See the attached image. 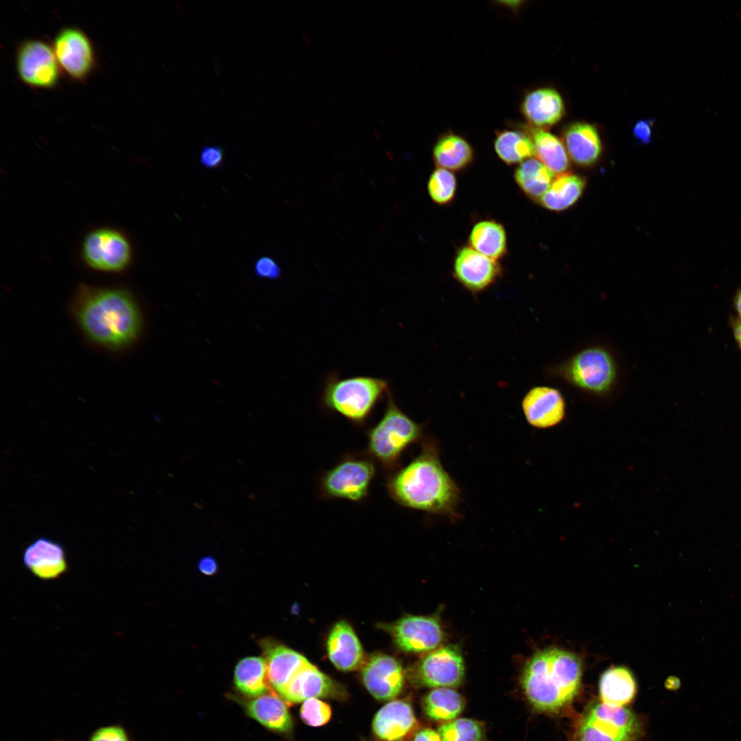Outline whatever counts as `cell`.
Segmentation results:
<instances>
[{"instance_id":"1","label":"cell","mask_w":741,"mask_h":741,"mask_svg":"<svg viewBox=\"0 0 741 741\" xmlns=\"http://www.w3.org/2000/svg\"><path fill=\"white\" fill-rule=\"evenodd\" d=\"M390 498L405 508L431 514L454 515L460 491L443 468L434 439H425L419 454L387 475Z\"/></svg>"},{"instance_id":"2","label":"cell","mask_w":741,"mask_h":741,"mask_svg":"<svg viewBox=\"0 0 741 741\" xmlns=\"http://www.w3.org/2000/svg\"><path fill=\"white\" fill-rule=\"evenodd\" d=\"M73 308L85 334L105 348H126L140 335L141 311L134 298L126 290L82 286L77 293Z\"/></svg>"},{"instance_id":"3","label":"cell","mask_w":741,"mask_h":741,"mask_svg":"<svg viewBox=\"0 0 741 741\" xmlns=\"http://www.w3.org/2000/svg\"><path fill=\"white\" fill-rule=\"evenodd\" d=\"M583 664L576 654L558 648L534 653L522 674V687L537 710L558 711L572 702L581 685Z\"/></svg>"},{"instance_id":"4","label":"cell","mask_w":741,"mask_h":741,"mask_svg":"<svg viewBox=\"0 0 741 741\" xmlns=\"http://www.w3.org/2000/svg\"><path fill=\"white\" fill-rule=\"evenodd\" d=\"M390 392L388 381L384 378L366 375L342 378L331 373L325 379L320 401L326 410L362 426Z\"/></svg>"},{"instance_id":"5","label":"cell","mask_w":741,"mask_h":741,"mask_svg":"<svg viewBox=\"0 0 741 741\" xmlns=\"http://www.w3.org/2000/svg\"><path fill=\"white\" fill-rule=\"evenodd\" d=\"M379 421L366 432V453L389 473L398 469L403 453L423 440V425L413 421L397 404L391 392Z\"/></svg>"},{"instance_id":"6","label":"cell","mask_w":741,"mask_h":741,"mask_svg":"<svg viewBox=\"0 0 741 741\" xmlns=\"http://www.w3.org/2000/svg\"><path fill=\"white\" fill-rule=\"evenodd\" d=\"M375 474L376 462L366 452L344 456L321 475L320 495L325 499L362 502L368 497Z\"/></svg>"},{"instance_id":"7","label":"cell","mask_w":741,"mask_h":741,"mask_svg":"<svg viewBox=\"0 0 741 741\" xmlns=\"http://www.w3.org/2000/svg\"><path fill=\"white\" fill-rule=\"evenodd\" d=\"M641 731L639 720L628 709L595 703L579 720L572 741H635Z\"/></svg>"},{"instance_id":"8","label":"cell","mask_w":741,"mask_h":741,"mask_svg":"<svg viewBox=\"0 0 741 741\" xmlns=\"http://www.w3.org/2000/svg\"><path fill=\"white\" fill-rule=\"evenodd\" d=\"M561 375L576 388L594 395H604L613 388L617 368L612 355L604 348L583 349L560 368Z\"/></svg>"},{"instance_id":"9","label":"cell","mask_w":741,"mask_h":741,"mask_svg":"<svg viewBox=\"0 0 741 741\" xmlns=\"http://www.w3.org/2000/svg\"><path fill=\"white\" fill-rule=\"evenodd\" d=\"M82 255L85 263L95 270L118 272L130 263L132 249L129 240L121 232L101 228L85 237Z\"/></svg>"},{"instance_id":"10","label":"cell","mask_w":741,"mask_h":741,"mask_svg":"<svg viewBox=\"0 0 741 741\" xmlns=\"http://www.w3.org/2000/svg\"><path fill=\"white\" fill-rule=\"evenodd\" d=\"M16 67L21 80L32 88H54L60 77L52 45L41 40L28 39L19 45Z\"/></svg>"},{"instance_id":"11","label":"cell","mask_w":741,"mask_h":741,"mask_svg":"<svg viewBox=\"0 0 741 741\" xmlns=\"http://www.w3.org/2000/svg\"><path fill=\"white\" fill-rule=\"evenodd\" d=\"M52 47L60 69L75 81L82 82L93 71L96 58L89 36L75 27L61 29Z\"/></svg>"},{"instance_id":"12","label":"cell","mask_w":741,"mask_h":741,"mask_svg":"<svg viewBox=\"0 0 741 741\" xmlns=\"http://www.w3.org/2000/svg\"><path fill=\"white\" fill-rule=\"evenodd\" d=\"M464 675V665L458 648L452 646L434 649L420 662L417 669L419 682L432 687H454Z\"/></svg>"},{"instance_id":"13","label":"cell","mask_w":741,"mask_h":741,"mask_svg":"<svg viewBox=\"0 0 741 741\" xmlns=\"http://www.w3.org/2000/svg\"><path fill=\"white\" fill-rule=\"evenodd\" d=\"M453 274L455 279L472 294L480 293L493 285L502 274L497 261L468 246L457 252Z\"/></svg>"},{"instance_id":"14","label":"cell","mask_w":741,"mask_h":741,"mask_svg":"<svg viewBox=\"0 0 741 741\" xmlns=\"http://www.w3.org/2000/svg\"><path fill=\"white\" fill-rule=\"evenodd\" d=\"M390 633L396 644L408 652L433 650L443 639L438 620L427 616H405L390 626Z\"/></svg>"},{"instance_id":"15","label":"cell","mask_w":741,"mask_h":741,"mask_svg":"<svg viewBox=\"0 0 741 741\" xmlns=\"http://www.w3.org/2000/svg\"><path fill=\"white\" fill-rule=\"evenodd\" d=\"M362 677L369 693L382 701L397 696L404 682L401 664L393 657L384 654L373 655L363 663Z\"/></svg>"},{"instance_id":"16","label":"cell","mask_w":741,"mask_h":741,"mask_svg":"<svg viewBox=\"0 0 741 741\" xmlns=\"http://www.w3.org/2000/svg\"><path fill=\"white\" fill-rule=\"evenodd\" d=\"M22 559L25 569L40 580L58 579L69 567L63 546L45 537L30 543L24 550Z\"/></svg>"},{"instance_id":"17","label":"cell","mask_w":741,"mask_h":741,"mask_svg":"<svg viewBox=\"0 0 741 741\" xmlns=\"http://www.w3.org/2000/svg\"><path fill=\"white\" fill-rule=\"evenodd\" d=\"M279 696L287 703H299L313 698H340L344 692L330 677L308 661L292 678Z\"/></svg>"},{"instance_id":"18","label":"cell","mask_w":741,"mask_h":741,"mask_svg":"<svg viewBox=\"0 0 741 741\" xmlns=\"http://www.w3.org/2000/svg\"><path fill=\"white\" fill-rule=\"evenodd\" d=\"M527 422L545 429L554 427L565 416V403L561 392L549 386H536L525 395L521 403Z\"/></svg>"},{"instance_id":"19","label":"cell","mask_w":741,"mask_h":741,"mask_svg":"<svg viewBox=\"0 0 741 741\" xmlns=\"http://www.w3.org/2000/svg\"><path fill=\"white\" fill-rule=\"evenodd\" d=\"M521 110L531 126L542 129L557 124L565 113L561 95L549 87L537 89L527 93L521 102Z\"/></svg>"},{"instance_id":"20","label":"cell","mask_w":741,"mask_h":741,"mask_svg":"<svg viewBox=\"0 0 741 741\" xmlns=\"http://www.w3.org/2000/svg\"><path fill=\"white\" fill-rule=\"evenodd\" d=\"M416 726L410 704L405 700H395L384 705L373 721L375 735L384 741H399L407 736Z\"/></svg>"},{"instance_id":"21","label":"cell","mask_w":741,"mask_h":741,"mask_svg":"<svg viewBox=\"0 0 741 741\" xmlns=\"http://www.w3.org/2000/svg\"><path fill=\"white\" fill-rule=\"evenodd\" d=\"M563 143L568 156L582 167L593 165L602 154L598 131L587 122H574L567 126L563 132Z\"/></svg>"},{"instance_id":"22","label":"cell","mask_w":741,"mask_h":741,"mask_svg":"<svg viewBox=\"0 0 741 741\" xmlns=\"http://www.w3.org/2000/svg\"><path fill=\"white\" fill-rule=\"evenodd\" d=\"M327 648L330 661L340 670L352 671L364 663L361 644L353 629L344 621L334 625L329 633Z\"/></svg>"},{"instance_id":"23","label":"cell","mask_w":741,"mask_h":741,"mask_svg":"<svg viewBox=\"0 0 741 741\" xmlns=\"http://www.w3.org/2000/svg\"><path fill=\"white\" fill-rule=\"evenodd\" d=\"M247 715L267 729L279 733L290 732L292 719L285 701L276 693L268 692L244 703Z\"/></svg>"},{"instance_id":"24","label":"cell","mask_w":741,"mask_h":741,"mask_svg":"<svg viewBox=\"0 0 741 741\" xmlns=\"http://www.w3.org/2000/svg\"><path fill=\"white\" fill-rule=\"evenodd\" d=\"M269 684L280 694L294 674L309 661L300 653L282 645L265 646Z\"/></svg>"},{"instance_id":"25","label":"cell","mask_w":741,"mask_h":741,"mask_svg":"<svg viewBox=\"0 0 741 741\" xmlns=\"http://www.w3.org/2000/svg\"><path fill=\"white\" fill-rule=\"evenodd\" d=\"M473 158L474 152L470 143L453 132L443 134L434 145L435 164L449 171H462L472 163Z\"/></svg>"},{"instance_id":"26","label":"cell","mask_w":741,"mask_h":741,"mask_svg":"<svg viewBox=\"0 0 741 741\" xmlns=\"http://www.w3.org/2000/svg\"><path fill=\"white\" fill-rule=\"evenodd\" d=\"M524 128L532 138L538 159L552 173H566L569 161L563 141L545 129L531 126Z\"/></svg>"},{"instance_id":"27","label":"cell","mask_w":741,"mask_h":741,"mask_svg":"<svg viewBox=\"0 0 741 741\" xmlns=\"http://www.w3.org/2000/svg\"><path fill=\"white\" fill-rule=\"evenodd\" d=\"M599 694L601 702L624 707L636 694V683L631 671L623 666L606 670L600 677Z\"/></svg>"},{"instance_id":"28","label":"cell","mask_w":741,"mask_h":741,"mask_svg":"<svg viewBox=\"0 0 741 741\" xmlns=\"http://www.w3.org/2000/svg\"><path fill=\"white\" fill-rule=\"evenodd\" d=\"M469 244L473 250L495 261L507 253L505 228L495 220H482L476 223L469 234Z\"/></svg>"},{"instance_id":"29","label":"cell","mask_w":741,"mask_h":741,"mask_svg":"<svg viewBox=\"0 0 741 741\" xmlns=\"http://www.w3.org/2000/svg\"><path fill=\"white\" fill-rule=\"evenodd\" d=\"M234 683L244 696L255 698L269 692L265 659L248 657L240 660L235 669Z\"/></svg>"},{"instance_id":"30","label":"cell","mask_w":741,"mask_h":741,"mask_svg":"<svg viewBox=\"0 0 741 741\" xmlns=\"http://www.w3.org/2000/svg\"><path fill=\"white\" fill-rule=\"evenodd\" d=\"M585 180L576 174L564 173L557 176L539 202L545 209L561 211L572 206L581 196Z\"/></svg>"},{"instance_id":"31","label":"cell","mask_w":741,"mask_h":741,"mask_svg":"<svg viewBox=\"0 0 741 741\" xmlns=\"http://www.w3.org/2000/svg\"><path fill=\"white\" fill-rule=\"evenodd\" d=\"M514 177L521 190L528 198L537 201L549 189L553 181V173L534 158H529L521 163Z\"/></svg>"},{"instance_id":"32","label":"cell","mask_w":741,"mask_h":741,"mask_svg":"<svg viewBox=\"0 0 741 741\" xmlns=\"http://www.w3.org/2000/svg\"><path fill=\"white\" fill-rule=\"evenodd\" d=\"M494 148L499 158L508 165L522 163L534 154V144L527 132L499 131L494 141Z\"/></svg>"},{"instance_id":"33","label":"cell","mask_w":741,"mask_h":741,"mask_svg":"<svg viewBox=\"0 0 741 741\" xmlns=\"http://www.w3.org/2000/svg\"><path fill=\"white\" fill-rule=\"evenodd\" d=\"M461 695L450 687H437L432 690L423 700L426 715L434 720L448 721L456 718L464 708Z\"/></svg>"},{"instance_id":"34","label":"cell","mask_w":741,"mask_h":741,"mask_svg":"<svg viewBox=\"0 0 741 741\" xmlns=\"http://www.w3.org/2000/svg\"><path fill=\"white\" fill-rule=\"evenodd\" d=\"M457 181L454 174L447 169L438 167L430 175L427 190L430 198L438 205H446L454 199Z\"/></svg>"},{"instance_id":"35","label":"cell","mask_w":741,"mask_h":741,"mask_svg":"<svg viewBox=\"0 0 741 741\" xmlns=\"http://www.w3.org/2000/svg\"><path fill=\"white\" fill-rule=\"evenodd\" d=\"M442 741H482L484 730L476 720L458 718L441 725L438 730Z\"/></svg>"},{"instance_id":"36","label":"cell","mask_w":741,"mask_h":741,"mask_svg":"<svg viewBox=\"0 0 741 741\" xmlns=\"http://www.w3.org/2000/svg\"><path fill=\"white\" fill-rule=\"evenodd\" d=\"M301 719L308 725L320 727L329 722L331 716L330 706L316 698L305 701L300 709Z\"/></svg>"},{"instance_id":"37","label":"cell","mask_w":741,"mask_h":741,"mask_svg":"<svg viewBox=\"0 0 741 741\" xmlns=\"http://www.w3.org/2000/svg\"><path fill=\"white\" fill-rule=\"evenodd\" d=\"M89 741H131L126 730L119 725H109L95 729Z\"/></svg>"},{"instance_id":"38","label":"cell","mask_w":741,"mask_h":741,"mask_svg":"<svg viewBox=\"0 0 741 741\" xmlns=\"http://www.w3.org/2000/svg\"><path fill=\"white\" fill-rule=\"evenodd\" d=\"M254 272L258 278L270 280H277L282 274L279 264L274 258L268 256H263L256 260Z\"/></svg>"},{"instance_id":"39","label":"cell","mask_w":741,"mask_h":741,"mask_svg":"<svg viewBox=\"0 0 741 741\" xmlns=\"http://www.w3.org/2000/svg\"><path fill=\"white\" fill-rule=\"evenodd\" d=\"M224 151L218 145H204L200 151V163L206 169H215L220 167L224 164Z\"/></svg>"},{"instance_id":"40","label":"cell","mask_w":741,"mask_h":741,"mask_svg":"<svg viewBox=\"0 0 741 741\" xmlns=\"http://www.w3.org/2000/svg\"><path fill=\"white\" fill-rule=\"evenodd\" d=\"M653 119L639 120L635 124L633 134L635 138L641 143L648 144L652 140Z\"/></svg>"},{"instance_id":"41","label":"cell","mask_w":741,"mask_h":741,"mask_svg":"<svg viewBox=\"0 0 741 741\" xmlns=\"http://www.w3.org/2000/svg\"><path fill=\"white\" fill-rule=\"evenodd\" d=\"M200 571L207 576H211L217 570V563L214 558L207 556L202 558L198 563Z\"/></svg>"},{"instance_id":"42","label":"cell","mask_w":741,"mask_h":741,"mask_svg":"<svg viewBox=\"0 0 741 741\" xmlns=\"http://www.w3.org/2000/svg\"><path fill=\"white\" fill-rule=\"evenodd\" d=\"M413 741H442V739L438 731L425 728L415 734Z\"/></svg>"},{"instance_id":"43","label":"cell","mask_w":741,"mask_h":741,"mask_svg":"<svg viewBox=\"0 0 741 741\" xmlns=\"http://www.w3.org/2000/svg\"><path fill=\"white\" fill-rule=\"evenodd\" d=\"M729 324L734 340L741 352V320L736 316H731Z\"/></svg>"},{"instance_id":"44","label":"cell","mask_w":741,"mask_h":741,"mask_svg":"<svg viewBox=\"0 0 741 741\" xmlns=\"http://www.w3.org/2000/svg\"><path fill=\"white\" fill-rule=\"evenodd\" d=\"M733 307L737 314V318L741 320V287L736 292L733 298Z\"/></svg>"},{"instance_id":"45","label":"cell","mask_w":741,"mask_h":741,"mask_svg":"<svg viewBox=\"0 0 741 741\" xmlns=\"http://www.w3.org/2000/svg\"><path fill=\"white\" fill-rule=\"evenodd\" d=\"M59 741H61V740H59Z\"/></svg>"}]
</instances>
